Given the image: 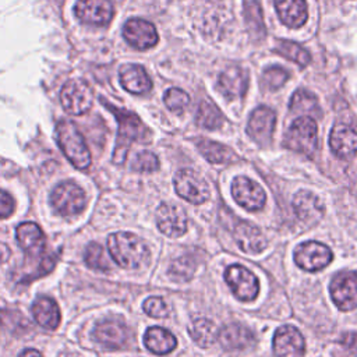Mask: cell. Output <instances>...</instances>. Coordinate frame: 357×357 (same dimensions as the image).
Wrapping results in <instances>:
<instances>
[{"label": "cell", "mask_w": 357, "mask_h": 357, "mask_svg": "<svg viewBox=\"0 0 357 357\" xmlns=\"http://www.w3.org/2000/svg\"><path fill=\"white\" fill-rule=\"evenodd\" d=\"M105 106L114 114L119 130H117V138H116V145H114V152L112 156V160L116 165L124 163L127 153L130 151V146L135 141H148L149 138V130L144 126L141 119L128 110L119 109L113 105H109L103 102Z\"/></svg>", "instance_id": "obj_1"}, {"label": "cell", "mask_w": 357, "mask_h": 357, "mask_svg": "<svg viewBox=\"0 0 357 357\" xmlns=\"http://www.w3.org/2000/svg\"><path fill=\"white\" fill-rule=\"evenodd\" d=\"M107 248L113 261L124 269H138L149 259L146 244L130 231L110 234L107 238Z\"/></svg>", "instance_id": "obj_2"}, {"label": "cell", "mask_w": 357, "mask_h": 357, "mask_svg": "<svg viewBox=\"0 0 357 357\" xmlns=\"http://www.w3.org/2000/svg\"><path fill=\"white\" fill-rule=\"evenodd\" d=\"M56 135L61 152L73 166L81 170H85L91 166V152L82 134L78 131L73 121L60 120L56 127Z\"/></svg>", "instance_id": "obj_3"}, {"label": "cell", "mask_w": 357, "mask_h": 357, "mask_svg": "<svg viewBox=\"0 0 357 357\" xmlns=\"http://www.w3.org/2000/svg\"><path fill=\"white\" fill-rule=\"evenodd\" d=\"M88 198L85 191L74 181L59 183L50 194V205L60 216H75L86 206Z\"/></svg>", "instance_id": "obj_4"}, {"label": "cell", "mask_w": 357, "mask_h": 357, "mask_svg": "<svg viewBox=\"0 0 357 357\" xmlns=\"http://www.w3.org/2000/svg\"><path fill=\"white\" fill-rule=\"evenodd\" d=\"M317 132V123L314 119L308 116H300L290 124L284 135L283 145L291 151L304 155H312L318 145Z\"/></svg>", "instance_id": "obj_5"}, {"label": "cell", "mask_w": 357, "mask_h": 357, "mask_svg": "<svg viewBox=\"0 0 357 357\" xmlns=\"http://www.w3.org/2000/svg\"><path fill=\"white\" fill-rule=\"evenodd\" d=\"M60 102L67 113L74 116L84 114L92 107V89L84 79L71 78L61 88Z\"/></svg>", "instance_id": "obj_6"}, {"label": "cell", "mask_w": 357, "mask_h": 357, "mask_svg": "<svg viewBox=\"0 0 357 357\" xmlns=\"http://www.w3.org/2000/svg\"><path fill=\"white\" fill-rule=\"evenodd\" d=\"M225 280L233 296L240 301H251L258 296L259 283L257 276L245 266L234 264L226 268Z\"/></svg>", "instance_id": "obj_7"}, {"label": "cell", "mask_w": 357, "mask_h": 357, "mask_svg": "<svg viewBox=\"0 0 357 357\" xmlns=\"http://www.w3.org/2000/svg\"><path fill=\"white\" fill-rule=\"evenodd\" d=\"M176 192L194 205H201L209 198L206 181L191 169H181L174 176Z\"/></svg>", "instance_id": "obj_8"}, {"label": "cell", "mask_w": 357, "mask_h": 357, "mask_svg": "<svg viewBox=\"0 0 357 357\" xmlns=\"http://www.w3.org/2000/svg\"><path fill=\"white\" fill-rule=\"evenodd\" d=\"M329 293L335 305L342 311L357 308V272H339L329 284Z\"/></svg>", "instance_id": "obj_9"}, {"label": "cell", "mask_w": 357, "mask_h": 357, "mask_svg": "<svg viewBox=\"0 0 357 357\" xmlns=\"http://www.w3.org/2000/svg\"><path fill=\"white\" fill-rule=\"evenodd\" d=\"M333 255L329 247L318 241H305L296 247L294 261L307 272H318L328 266Z\"/></svg>", "instance_id": "obj_10"}, {"label": "cell", "mask_w": 357, "mask_h": 357, "mask_svg": "<svg viewBox=\"0 0 357 357\" xmlns=\"http://www.w3.org/2000/svg\"><path fill=\"white\" fill-rule=\"evenodd\" d=\"M74 14L84 24L105 26L112 21L114 10L110 0H77Z\"/></svg>", "instance_id": "obj_11"}, {"label": "cell", "mask_w": 357, "mask_h": 357, "mask_svg": "<svg viewBox=\"0 0 357 357\" xmlns=\"http://www.w3.org/2000/svg\"><path fill=\"white\" fill-rule=\"evenodd\" d=\"M158 229L167 237H180L187 231L185 212L176 204L162 202L156 209Z\"/></svg>", "instance_id": "obj_12"}, {"label": "cell", "mask_w": 357, "mask_h": 357, "mask_svg": "<svg viewBox=\"0 0 357 357\" xmlns=\"http://www.w3.org/2000/svg\"><path fill=\"white\" fill-rule=\"evenodd\" d=\"M272 346L276 357H303L305 351L301 332L291 325H283L276 329Z\"/></svg>", "instance_id": "obj_13"}, {"label": "cell", "mask_w": 357, "mask_h": 357, "mask_svg": "<svg viewBox=\"0 0 357 357\" xmlns=\"http://www.w3.org/2000/svg\"><path fill=\"white\" fill-rule=\"evenodd\" d=\"M231 195L237 204L248 211H259L265 205V191L248 177L238 176L231 181Z\"/></svg>", "instance_id": "obj_14"}, {"label": "cell", "mask_w": 357, "mask_h": 357, "mask_svg": "<svg viewBox=\"0 0 357 357\" xmlns=\"http://www.w3.org/2000/svg\"><path fill=\"white\" fill-rule=\"evenodd\" d=\"M124 39L138 50H146L158 43V32L146 20L130 18L123 26Z\"/></svg>", "instance_id": "obj_15"}, {"label": "cell", "mask_w": 357, "mask_h": 357, "mask_svg": "<svg viewBox=\"0 0 357 357\" xmlns=\"http://www.w3.org/2000/svg\"><path fill=\"white\" fill-rule=\"evenodd\" d=\"M128 328L119 319H105L99 322L92 337L106 349H121L128 342Z\"/></svg>", "instance_id": "obj_16"}, {"label": "cell", "mask_w": 357, "mask_h": 357, "mask_svg": "<svg viewBox=\"0 0 357 357\" xmlns=\"http://www.w3.org/2000/svg\"><path fill=\"white\" fill-rule=\"evenodd\" d=\"M275 123H276L275 112L266 106H259L252 112L248 120L247 132L259 145H266L272 138Z\"/></svg>", "instance_id": "obj_17"}, {"label": "cell", "mask_w": 357, "mask_h": 357, "mask_svg": "<svg viewBox=\"0 0 357 357\" xmlns=\"http://www.w3.org/2000/svg\"><path fill=\"white\" fill-rule=\"evenodd\" d=\"M293 208L297 218L308 226L315 225L324 216V204L311 191L301 190L293 197Z\"/></svg>", "instance_id": "obj_18"}, {"label": "cell", "mask_w": 357, "mask_h": 357, "mask_svg": "<svg viewBox=\"0 0 357 357\" xmlns=\"http://www.w3.org/2000/svg\"><path fill=\"white\" fill-rule=\"evenodd\" d=\"M329 146L337 158H353L357 153V130L347 124H335L329 134Z\"/></svg>", "instance_id": "obj_19"}, {"label": "cell", "mask_w": 357, "mask_h": 357, "mask_svg": "<svg viewBox=\"0 0 357 357\" xmlns=\"http://www.w3.org/2000/svg\"><path fill=\"white\" fill-rule=\"evenodd\" d=\"M233 237L240 250L247 254H258L268 244L264 233L250 222H240L233 230Z\"/></svg>", "instance_id": "obj_20"}, {"label": "cell", "mask_w": 357, "mask_h": 357, "mask_svg": "<svg viewBox=\"0 0 357 357\" xmlns=\"http://www.w3.org/2000/svg\"><path fill=\"white\" fill-rule=\"evenodd\" d=\"M119 78L121 86L130 93L142 95L151 91L152 81L145 71V68L139 64H124L119 70Z\"/></svg>", "instance_id": "obj_21"}, {"label": "cell", "mask_w": 357, "mask_h": 357, "mask_svg": "<svg viewBox=\"0 0 357 357\" xmlns=\"http://www.w3.org/2000/svg\"><path fill=\"white\" fill-rule=\"evenodd\" d=\"M248 86V78L241 67H227L218 78V88L227 99L241 98Z\"/></svg>", "instance_id": "obj_22"}, {"label": "cell", "mask_w": 357, "mask_h": 357, "mask_svg": "<svg viewBox=\"0 0 357 357\" xmlns=\"http://www.w3.org/2000/svg\"><path fill=\"white\" fill-rule=\"evenodd\" d=\"M18 245L28 255H38L45 250V234L33 222H24L15 230Z\"/></svg>", "instance_id": "obj_23"}, {"label": "cell", "mask_w": 357, "mask_h": 357, "mask_svg": "<svg viewBox=\"0 0 357 357\" xmlns=\"http://www.w3.org/2000/svg\"><path fill=\"white\" fill-rule=\"evenodd\" d=\"M218 340L226 350H243L254 343V333L244 325L230 324L218 333Z\"/></svg>", "instance_id": "obj_24"}, {"label": "cell", "mask_w": 357, "mask_h": 357, "mask_svg": "<svg viewBox=\"0 0 357 357\" xmlns=\"http://www.w3.org/2000/svg\"><path fill=\"white\" fill-rule=\"evenodd\" d=\"M280 21L290 28H300L307 21L305 0H273Z\"/></svg>", "instance_id": "obj_25"}, {"label": "cell", "mask_w": 357, "mask_h": 357, "mask_svg": "<svg viewBox=\"0 0 357 357\" xmlns=\"http://www.w3.org/2000/svg\"><path fill=\"white\" fill-rule=\"evenodd\" d=\"M35 321L45 329L54 331L60 325V310L57 303L46 296L38 297L32 305Z\"/></svg>", "instance_id": "obj_26"}, {"label": "cell", "mask_w": 357, "mask_h": 357, "mask_svg": "<svg viewBox=\"0 0 357 357\" xmlns=\"http://www.w3.org/2000/svg\"><path fill=\"white\" fill-rule=\"evenodd\" d=\"M144 344L153 354L162 356L173 351L177 346V340L170 331L162 326H151L144 333Z\"/></svg>", "instance_id": "obj_27"}, {"label": "cell", "mask_w": 357, "mask_h": 357, "mask_svg": "<svg viewBox=\"0 0 357 357\" xmlns=\"http://www.w3.org/2000/svg\"><path fill=\"white\" fill-rule=\"evenodd\" d=\"M188 333L199 347H211L218 340L219 331L211 319L198 318L190 324Z\"/></svg>", "instance_id": "obj_28"}, {"label": "cell", "mask_w": 357, "mask_h": 357, "mask_svg": "<svg viewBox=\"0 0 357 357\" xmlns=\"http://www.w3.org/2000/svg\"><path fill=\"white\" fill-rule=\"evenodd\" d=\"M290 112L298 116H308L311 119L321 116V109L317 98L314 96V93L305 89H298L293 93L290 99Z\"/></svg>", "instance_id": "obj_29"}, {"label": "cell", "mask_w": 357, "mask_h": 357, "mask_svg": "<svg viewBox=\"0 0 357 357\" xmlns=\"http://www.w3.org/2000/svg\"><path fill=\"white\" fill-rule=\"evenodd\" d=\"M197 148L211 163H227L236 159V155L230 148L211 139L199 138L197 141Z\"/></svg>", "instance_id": "obj_30"}, {"label": "cell", "mask_w": 357, "mask_h": 357, "mask_svg": "<svg viewBox=\"0 0 357 357\" xmlns=\"http://www.w3.org/2000/svg\"><path fill=\"white\" fill-rule=\"evenodd\" d=\"M195 121L202 128L215 130L222 126L223 116L220 110L215 106V103H212L211 100H202L198 106Z\"/></svg>", "instance_id": "obj_31"}, {"label": "cell", "mask_w": 357, "mask_h": 357, "mask_svg": "<svg viewBox=\"0 0 357 357\" xmlns=\"http://www.w3.org/2000/svg\"><path fill=\"white\" fill-rule=\"evenodd\" d=\"M275 52L297 63L300 67H307L311 61V56L308 50L293 40H279Z\"/></svg>", "instance_id": "obj_32"}, {"label": "cell", "mask_w": 357, "mask_h": 357, "mask_svg": "<svg viewBox=\"0 0 357 357\" xmlns=\"http://www.w3.org/2000/svg\"><path fill=\"white\" fill-rule=\"evenodd\" d=\"M84 258H85L86 265L92 269L102 271V272L110 271V262L107 259V255H106L103 247L98 243H91L86 245Z\"/></svg>", "instance_id": "obj_33"}, {"label": "cell", "mask_w": 357, "mask_h": 357, "mask_svg": "<svg viewBox=\"0 0 357 357\" xmlns=\"http://www.w3.org/2000/svg\"><path fill=\"white\" fill-rule=\"evenodd\" d=\"M245 21L252 35L262 38L265 35V25L262 18V10L258 1L251 0L245 4Z\"/></svg>", "instance_id": "obj_34"}, {"label": "cell", "mask_w": 357, "mask_h": 357, "mask_svg": "<svg viewBox=\"0 0 357 357\" xmlns=\"http://www.w3.org/2000/svg\"><path fill=\"white\" fill-rule=\"evenodd\" d=\"M165 105L169 110L180 114L190 103V96L180 88H170L163 95Z\"/></svg>", "instance_id": "obj_35"}, {"label": "cell", "mask_w": 357, "mask_h": 357, "mask_svg": "<svg viewBox=\"0 0 357 357\" xmlns=\"http://www.w3.org/2000/svg\"><path fill=\"white\" fill-rule=\"evenodd\" d=\"M194 269H195V264L191 258L180 257V258L173 261L169 273L174 280L184 282V280H188V279L192 278Z\"/></svg>", "instance_id": "obj_36"}, {"label": "cell", "mask_w": 357, "mask_h": 357, "mask_svg": "<svg viewBox=\"0 0 357 357\" xmlns=\"http://www.w3.org/2000/svg\"><path fill=\"white\" fill-rule=\"evenodd\" d=\"M289 78V73L282 67H269L262 74V85L266 89H279Z\"/></svg>", "instance_id": "obj_37"}, {"label": "cell", "mask_w": 357, "mask_h": 357, "mask_svg": "<svg viewBox=\"0 0 357 357\" xmlns=\"http://www.w3.org/2000/svg\"><path fill=\"white\" fill-rule=\"evenodd\" d=\"M131 169L135 172H142V173L156 172L159 169V160L155 153H152L149 151H142L135 155Z\"/></svg>", "instance_id": "obj_38"}, {"label": "cell", "mask_w": 357, "mask_h": 357, "mask_svg": "<svg viewBox=\"0 0 357 357\" xmlns=\"http://www.w3.org/2000/svg\"><path fill=\"white\" fill-rule=\"evenodd\" d=\"M142 308L145 314L153 318H165L170 314V308L162 297H148L144 301Z\"/></svg>", "instance_id": "obj_39"}, {"label": "cell", "mask_w": 357, "mask_h": 357, "mask_svg": "<svg viewBox=\"0 0 357 357\" xmlns=\"http://www.w3.org/2000/svg\"><path fill=\"white\" fill-rule=\"evenodd\" d=\"M15 208L14 198L4 190H0V219H6L13 215Z\"/></svg>", "instance_id": "obj_40"}, {"label": "cell", "mask_w": 357, "mask_h": 357, "mask_svg": "<svg viewBox=\"0 0 357 357\" xmlns=\"http://www.w3.org/2000/svg\"><path fill=\"white\" fill-rule=\"evenodd\" d=\"M344 347L351 350L354 354H357V332H349L344 333L339 340Z\"/></svg>", "instance_id": "obj_41"}, {"label": "cell", "mask_w": 357, "mask_h": 357, "mask_svg": "<svg viewBox=\"0 0 357 357\" xmlns=\"http://www.w3.org/2000/svg\"><path fill=\"white\" fill-rule=\"evenodd\" d=\"M10 258V250L4 243H0V264L6 262Z\"/></svg>", "instance_id": "obj_42"}, {"label": "cell", "mask_w": 357, "mask_h": 357, "mask_svg": "<svg viewBox=\"0 0 357 357\" xmlns=\"http://www.w3.org/2000/svg\"><path fill=\"white\" fill-rule=\"evenodd\" d=\"M18 357H42V354L35 349H25Z\"/></svg>", "instance_id": "obj_43"}, {"label": "cell", "mask_w": 357, "mask_h": 357, "mask_svg": "<svg viewBox=\"0 0 357 357\" xmlns=\"http://www.w3.org/2000/svg\"><path fill=\"white\" fill-rule=\"evenodd\" d=\"M57 357H81V356L77 354V353H74V351H63V353H60Z\"/></svg>", "instance_id": "obj_44"}]
</instances>
